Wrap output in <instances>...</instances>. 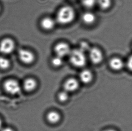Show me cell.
Instances as JSON below:
<instances>
[{
    "label": "cell",
    "mask_w": 132,
    "mask_h": 131,
    "mask_svg": "<svg viewBox=\"0 0 132 131\" xmlns=\"http://www.w3.org/2000/svg\"><path fill=\"white\" fill-rule=\"evenodd\" d=\"M75 11L71 7L65 6L61 7L57 12L56 20L61 24L65 25L71 23L75 18Z\"/></svg>",
    "instance_id": "obj_1"
},
{
    "label": "cell",
    "mask_w": 132,
    "mask_h": 131,
    "mask_svg": "<svg viewBox=\"0 0 132 131\" xmlns=\"http://www.w3.org/2000/svg\"><path fill=\"white\" fill-rule=\"evenodd\" d=\"M70 62L73 65L77 67H81L85 65L87 62L84 52L79 49L71 50L70 54Z\"/></svg>",
    "instance_id": "obj_2"
},
{
    "label": "cell",
    "mask_w": 132,
    "mask_h": 131,
    "mask_svg": "<svg viewBox=\"0 0 132 131\" xmlns=\"http://www.w3.org/2000/svg\"><path fill=\"white\" fill-rule=\"evenodd\" d=\"M2 88L7 94L12 96L17 95L21 91L20 83L14 79H8L4 81Z\"/></svg>",
    "instance_id": "obj_3"
},
{
    "label": "cell",
    "mask_w": 132,
    "mask_h": 131,
    "mask_svg": "<svg viewBox=\"0 0 132 131\" xmlns=\"http://www.w3.org/2000/svg\"><path fill=\"white\" fill-rule=\"evenodd\" d=\"M15 47L14 41L10 38H5L0 42V53L3 54L12 53Z\"/></svg>",
    "instance_id": "obj_4"
},
{
    "label": "cell",
    "mask_w": 132,
    "mask_h": 131,
    "mask_svg": "<svg viewBox=\"0 0 132 131\" xmlns=\"http://www.w3.org/2000/svg\"><path fill=\"white\" fill-rule=\"evenodd\" d=\"M18 57L22 62L26 64H31L35 60V56L32 52L23 49L19 50Z\"/></svg>",
    "instance_id": "obj_5"
},
{
    "label": "cell",
    "mask_w": 132,
    "mask_h": 131,
    "mask_svg": "<svg viewBox=\"0 0 132 131\" xmlns=\"http://www.w3.org/2000/svg\"><path fill=\"white\" fill-rule=\"evenodd\" d=\"M54 50L57 56L63 57L69 55L71 52L70 46L67 43L60 42L55 45Z\"/></svg>",
    "instance_id": "obj_6"
},
{
    "label": "cell",
    "mask_w": 132,
    "mask_h": 131,
    "mask_svg": "<svg viewBox=\"0 0 132 131\" xmlns=\"http://www.w3.org/2000/svg\"><path fill=\"white\" fill-rule=\"evenodd\" d=\"M89 57L91 61L95 64H99L103 59L101 50L96 47L92 48L89 50Z\"/></svg>",
    "instance_id": "obj_7"
},
{
    "label": "cell",
    "mask_w": 132,
    "mask_h": 131,
    "mask_svg": "<svg viewBox=\"0 0 132 131\" xmlns=\"http://www.w3.org/2000/svg\"><path fill=\"white\" fill-rule=\"evenodd\" d=\"M79 87V83L77 80L73 78L69 79L64 83V90L67 92H71L76 90Z\"/></svg>",
    "instance_id": "obj_8"
},
{
    "label": "cell",
    "mask_w": 132,
    "mask_h": 131,
    "mask_svg": "<svg viewBox=\"0 0 132 131\" xmlns=\"http://www.w3.org/2000/svg\"><path fill=\"white\" fill-rule=\"evenodd\" d=\"M109 65L111 68L114 71H120L123 68L124 62L121 59L116 57L110 61Z\"/></svg>",
    "instance_id": "obj_9"
},
{
    "label": "cell",
    "mask_w": 132,
    "mask_h": 131,
    "mask_svg": "<svg viewBox=\"0 0 132 131\" xmlns=\"http://www.w3.org/2000/svg\"><path fill=\"white\" fill-rule=\"evenodd\" d=\"M55 22L53 19L50 17L43 18L41 22V26L46 30H51L55 26Z\"/></svg>",
    "instance_id": "obj_10"
},
{
    "label": "cell",
    "mask_w": 132,
    "mask_h": 131,
    "mask_svg": "<svg viewBox=\"0 0 132 131\" xmlns=\"http://www.w3.org/2000/svg\"><path fill=\"white\" fill-rule=\"evenodd\" d=\"M37 86V82L34 79L28 78L24 80L23 83V87L24 90L30 92L34 90Z\"/></svg>",
    "instance_id": "obj_11"
},
{
    "label": "cell",
    "mask_w": 132,
    "mask_h": 131,
    "mask_svg": "<svg viewBox=\"0 0 132 131\" xmlns=\"http://www.w3.org/2000/svg\"><path fill=\"white\" fill-rule=\"evenodd\" d=\"M82 18L84 23L87 25H91L94 23L96 17L93 13L87 12L82 14Z\"/></svg>",
    "instance_id": "obj_12"
},
{
    "label": "cell",
    "mask_w": 132,
    "mask_h": 131,
    "mask_svg": "<svg viewBox=\"0 0 132 131\" xmlns=\"http://www.w3.org/2000/svg\"><path fill=\"white\" fill-rule=\"evenodd\" d=\"M81 81L83 83H88L91 81L93 79V74L90 71L84 70L80 73L79 76Z\"/></svg>",
    "instance_id": "obj_13"
},
{
    "label": "cell",
    "mask_w": 132,
    "mask_h": 131,
    "mask_svg": "<svg viewBox=\"0 0 132 131\" xmlns=\"http://www.w3.org/2000/svg\"><path fill=\"white\" fill-rule=\"evenodd\" d=\"M46 118L49 122L55 124L58 122L61 119V116L58 112L54 111H50L47 114Z\"/></svg>",
    "instance_id": "obj_14"
},
{
    "label": "cell",
    "mask_w": 132,
    "mask_h": 131,
    "mask_svg": "<svg viewBox=\"0 0 132 131\" xmlns=\"http://www.w3.org/2000/svg\"><path fill=\"white\" fill-rule=\"evenodd\" d=\"M11 62L9 59L4 57H0V70L6 71L11 67Z\"/></svg>",
    "instance_id": "obj_15"
},
{
    "label": "cell",
    "mask_w": 132,
    "mask_h": 131,
    "mask_svg": "<svg viewBox=\"0 0 132 131\" xmlns=\"http://www.w3.org/2000/svg\"><path fill=\"white\" fill-rule=\"evenodd\" d=\"M97 3L101 9L106 10L111 7L112 1L111 0H97Z\"/></svg>",
    "instance_id": "obj_16"
},
{
    "label": "cell",
    "mask_w": 132,
    "mask_h": 131,
    "mask_svg": "<svg viewBox=\"0 0 132 131\" xmlns=\"http://www.w3.org/2000/svg\"><path fill=\"white\" fill-rule=\"evenodd\" d=\"M63 63L62 58L59 57L58 56L54 57L53 59H52V63L53 65L55 67H59L62 65Z\"/></svg>",
    "instance_id": "obj_17"
},
{
    "label": "cell",
    "mask_w": 132,
    "mask_h": 131,
    "mask_svg": "<svg viewBox=\"0 0 132 131\" xmlns=\"http://www.w3.org/2000/svg\"><path fill=\"white\" fill-rule=\"evenodd\" d=\"M81 1L83 5L88 8H92L97 3V0H81Z\"/></svg>",
    "instance_id": "obj_18"
},
{
    "label": "cell",
    "mask_w": 132,
    "mask_h": 131,
    "mask_svg": "<svg viewBox=\"0 0 132 131\" xmlns=\"http://www.w3.org/2000/svg\"><path fill=\"white\" fill-rule=\"evenodd\" d=\"M68 98V94L67 92L65 91L60 92L58 94V99L61 102L66 101Z\"/></svg>",
    "instance_id": "obj_19"
},
{
    "label": "cell",
    "mask_w": 132,
    "mask_h": 131,
    "mask_svg": "<svg viewBox=\"0 0 132 131\" xmlns=\"http://www.w3.org/2000/svg\"><path fill=\"white\" fill-rule=\"evenodd\" d=\"M80 50H81L83 52L86 51L88 50H90L89 44H88L87 42L85 41H83L80 43Z\"/></svg>",
    "instance_id": "obj_20"
},
{
    "label": "cell",
    "mask_w": 132,
    "mask_h": 131,
    "mask_svg": "<svg viewBox=\"0 0 132 131\" xmlns=\"http://www.w3.org/2000/svg\"><path fill=\"white\" fill-rule=\"evenodd\" d=\"M127 66L128 69L132 71V55L130 56L127 61Z\"/></svg>",
    "instance_id": "obj_21"
},
{
    "label": "cell",
    "mask_w": 132,
    "mask_h": 131,
    "mask_svg": "<svg viewBox=\"0 0 132 131\" xmlns=\"http://www.w3.org/2000/svg\"><path fill=\"white\" fill-rule=\"evenodd\" d=\"M0 131H14V130L12 128L6 127H3L1 130Z\"/></svg>",
    "instance_id": "obj_22"
},
{
    "label": "cell",
    "mask_w": 132,
    "mask_h": 131,
    "mask_svg": "<svg viewBox=\"0 0 132 131\" xmlns=\"http://www.w3.org/2000/svg\"><path fill=\"white\" fill-rule=\"evenodd\" d=\"M3 128V120L2 118L0 117V131Z\"/></svg>",
    "instance_id": "obj_23"
},
{
    "label": "cell",
    "mask_w": 132,
    "mask_h": 131,
    "mask_svg": "<svg viewBox=\"0 0 132 131\" xmlns=\"http://www.w3.org/2000/svg\"><path fill=\"white\" fill-rule=\"evenodd\" d=\"M104 131H116L114 129H109L105 130Z\"/></svg>",
    "instance_id": "obj_24"
},
{
    "label": "cell",
    "mask_w": 132,
    "mask_h": 131,
    "mask_svg": "<svg viewBox=\"0 0 132 131\" xmlns=\"http://www.w3.org/2000/svg\"><path fill=\"white\" fill-rule=\"evenodd\" d=\"M0 11H1V5H0Z\"/></svg>",
    "instance_id": "obj_25"
}]
</instances>
